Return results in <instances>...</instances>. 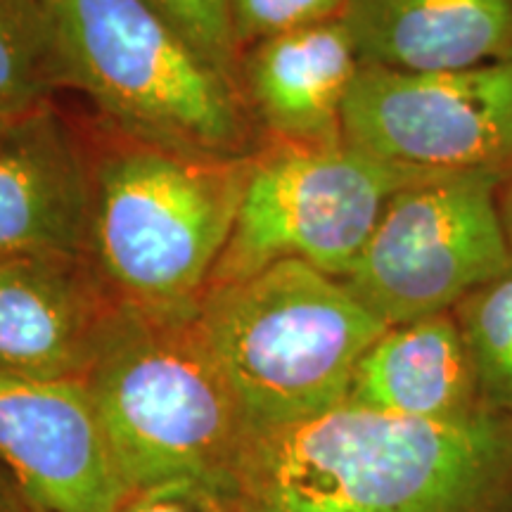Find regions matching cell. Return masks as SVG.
Returning <instances> with one entry per match:
<instances>
[{"instance_id": "1", "label": "cell", "mask_w": 512, "mask_h": 512, "mask_svg": "<svg viewBox=\"0 0 512 512\" xmlns=\"http://www.w3.org/2000/svg\"><path fill=\"white\" fill-rule=\"evenodd\" d=\"M235 512H512V418L425 422L344 401L242 432Z\"/></svg>"}, {"instance_id": "2", "label": "cell", "mask_w": 512, "mask_h": 512, "mask_svg": "<svg viewBox=\"0 0 512 512\" xmlns=\"http://www.w3.org/2000/svg\"><path fill=\"white\" fill-rule=\"evenodd\" d=\"M83 382L128 491L195 479L226 494L245 418L197 311L117 302Z\"/></svg>"}, {"instance_id": "3", "label": "cell", "mask_w": 512, "mask_h": 512, "mask_svg": "<svg viewBox=\"0 0 512 512\" xmlns=\"http://www.w3.org/2000/svg\"><path fill=\"white\" fill-rule=\"evenodd\" d=\"M252 159L188 155L102 128L88 256L119 302L162 313L200 309L238 221Z\"/></svg>"}, {"instance_id": "4", "label": "cell", "mask_w": 512, "mask_h": 512, "mask_svg": "<svg viewBox=\"0 0 512 512\" xmlns=\"http://www.w3.org/2000/svg\"><path fill=\"white\" fill-rule=\"evenodd\" d=\"M62 83L86 95L102 128L207 157L264 147L240 88L147 0H48Z\"/></svg>"}, {"instance_id": "5", "label": "cell", "mask_w": 512, "mask_h": 512, "mask_svg": "<svg viewBox=\"0 0 512 512\" xmlns=\"http://www.w3.org/2000/svg\"><path fill=\"white\" fill-rule=\"evenodd\" d=\"M197 318L247 427L342 406L361 358L389 328L344 280L299 259L209 287Z\"/></svg>"}, {"instance_id": "6", "label": "cell", "mask_w": 512, "mask_h": 512, "mask_svg": "<svg viewBox=\"0 0 512 512\" xmlns=\"http://www.w3.org/2000/svg\"><path fill=\"white\" fill-rule=\"evenodd\" d=\"M420 178L427 176L396 169L347 143H264L252 159L238 221L209 287L285 259L344 280L387 202Z\"/></svg>"}, {"instance_id": "7", "label": "cell", "mask_w": 512, "mask_h": 512, "mask_svg": "<svg viewBox=\"0 0 512 512\" xmlns=\"http://www.w3.org/2000/svg\"><path fill=\"white\" fill-rule=\"evenodd\" d=\"M501 178L498 171L427 176L401 188L344 285L389 328L451 313L512 259Z\"/></svg>"}, {"instance_id": "8", "label": "cell", "mask_w": 512, "mask_h": 512, "mask_svg": "<svg viewBox=\"0 0 512 512\" xmlns=\"http://www.w3.org/2000/svg\"><path fill=\"white\" fill-rule=\"evenodd\" d=\"M344 143L422 176L512 164V60L460 72L361 64L342 117Z\"/></svg>"}, {"instance_id": "9", "label": "cell", "mask_w": 512, "mask_h": 512, "mask_svg": "<svg viewBox=\"0 0 512 512\" xmlns=\"http://www.w3.org/2000/svg\"><path fill=\"white\" fill-rule=\"evenodd\" d=\"M0 465L38 512H119L131 494L83 380L0 373Z\"/></svg>"}, {"instance_id": "10", "label": "cell", "mask_w": 512, "mask_h": 512, "mask_svg": "<svg viewBox=\"0 0 512 512\" xmlns=\"http://www.w3.org/2000/svg\"><path fill=\"white\" fill-rule=\"evenodd\" d=\"M93 145L53 102L12 119L0 140V266L88 256Z\"/></svg>"}, {"instance_id": "11", "label": "cell", "mask_w": 512, "mask_h": 512, "mask_svg": "<svg viewBox=\"0 0 512 512\" xmlns=\"http://www.w3.org/2000/svg\"><path fill=\"white\" fill-rule=\"evenodd\" d=\"M117 302L91 256L0 266V373L83 380Z\"/></svg>"}, {"instance_id": "12", "label": "cell", "mask_w": 512, "mask_h": 512, "mask_svg": "<svg viewBox=\"0 0 512 512\" xmlns=\"http://www.w3.org/2000/svg\"><path fill=\"white\" fill-rule=\"evenodd\" d=\"M361 57L342 17L242 50L240 91L264 143H344L342 117Z\"/></svg>"}, {"instance_id": "13", "label": "cell", "mask_w": 512, "mask_h": 512, "mask_svg": "<svg viewBox=\"0 0 512 512\" xmlns=\"http://www.w3.org/2000/svg\"><path fill=\"white\" fill-rule=\"evenodd\" d=\"M361 64L460 72L512 60V0H347Z\"/></svg>"}, {"instance_id": "14", "label": "cell", "mask_w": 512, "mask_h": 512, "mask_svg": "<svg viewBox=\"0 0 512 512\" xmlns=\"http://www.w3.org/2000/svg\"><path fill=\"white\" fill-rule=\"evenodd\" d=\"M349 401L425 422H463L489 413L453 313L384 330L358 363Z\"/></svg>"}, {"instance_id": "15", "label": "cell", "mask_w": 512, "mask_h": 512, "mask_svg": "<svg viewBox=\"0 0 512 512\" xmlns=\"http://www.w3.org/2000/svg\"><path fill=\"white\" fill-rule=\"evenodd\" d=\"M62 88L48 0H0V117L34 112Z\"/></svg>"}, {"instance_id": "16", "label": "cell", "mask_w": 512, "mask_h": 512, "mask_svg": "<svg viewBox=\"0 0 512 512\" xmlns=\"http://www.w3.org/2000/svg\"><path fill=\"white\" fill-rule=\"evenodd\" d=\"M451 313L470 351L484 411L512 418V259Z\"/></svg>"}, {"instance_id": "17", "label": "cell", "mask_w": 512, "mask_h": 512, "mask_svg": "<svg viewBox=\"0 0 512 512\" xmlns=\"http://www.w3.org/2000/svg\"><path fill=\"white\" fill-rule=\"evenodd\" d=\"M147 3L171 27L181 31L197 48V53L207 57L240 88V48L230 24L228 0H147Z\"/></svg>"}, {"instance_id": "18", "label": "cell", "mask_w": 512, "mask_h": 512, "mask_svg": "<svg viewBox=\"0 0 512 512\" xmlns=\"http://www.w3.org/2000/svg\"><path fill=\"white\" fill-rule=\"evenodd\" d=\"M344 10L347 0H228L240 55L266 38L344 17Z\"/></svg>"}, {"instance_id": "19", "label": "cell", "mask_w": 512, "mask_h": 512, "mask_svg": "<svg viewBox=\"0 0 512 512\" xmlns=\"http://www.w3.org/2000/svg\"><path fill=\"white\" fill-rule=\"evenodd\" d=\"M119 512H235L228 496L195 479H176L131 491Z\"/></svg>"}, {"instance_id": "20", "label": "cell", "mask_w": 512, "mask_h": 512, "mask_svg": "<svg viewBox=\"0 0 512 512\" xmlns=\"http://www.w3.org/2000/svg\"><path fill=\"white\" fill-rule=\"evenodd\" d=\"M0 512H38L27 498H24L15 479L0 465Z\"/></svg>"}, {"instance_id": "21", "label": "cell", "mask_w": 512, "mask_h": 512, "mask_svg": "<svg viewBox=\"0 0 512 512\" xmlns=\"http://www.w3.org/2000/svg\"><path fill=\"white\" fill-rule=\"evenodd\" d=\"M498 204H501L503 226H505V233H508V240L512 245V164L505 169L501 185H498Z\"/></svg>"}, {"instance_id": "22", "label": "cell", "mask_w": 512, "mask_h": 512, "mask_svg": "<svg viewBox=\"0 0 512 512\" xmlns=\"http://www.w3.org/2000/svg\"><path fill=\"white\" fill-rule=\"evenodd\" d=\"M10 124H12V119H8V117H0V140L5 138V133H8Z\"/></svg>"}]
</instances>
